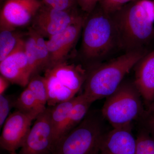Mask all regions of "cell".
<instances>
[{
	"mask_svg": "<svg viewBox=\"0 0 154 154\" xmlns=\"http://www.w3.org/2000/svg\"><path fill=\"white\" fill-rule=\"evenodd\" d=\"M142 99L134 82H123L106 98L101 113L113 128L131 126L144 110Z\"/></svg>",
	"mask_w": 154,
	"mask_h": 154,
	"instance_id": "5b68a950",
	"label": "cell"
},
{
	"mask_svg": "<svg viewBox=\"0 0 154 154\" xmlns=\"http://www.w3.org/2000/svg\"><path fill=\"white\" fill-rule=\"evenodd\" d=\"M27 33L18 30H0V62L15 50Z\"/></svg>",
	"mask_w": 154,
	"mask_h": 154,
	"instance_id": "d6986e66",
	"label": "cell"
},
{
	"mask_svg": "<svg viewBox=\"0 0 154 154\" xmlns=\"http://www.w3.org/2000/svg\"><path fill=\"white\" fill-rule=\"evenodd\" d=\"M136 149V139L131 125L107 131L102 139L100 154H135Z\"/></svg>",
	"mask_w": 154,
	"mask_h": 154,
	"instance_id": "7c38bea8",
	"label": "cell"
},
{
	"mask_svg": "<svg viewBox=\"0 0 154 154\" xmlns=\"http://www.w3.org/2000/svg\"><path fill=\"white\" fill-rule=\"evenodd\" d=\"M136 139L135 154H154V140L147 131L141 128Z\"/></svg>",
	"mask_w": 154,
	"mask_h": 154,
	"instance_id": "603a6c76",
	"label": "cell"
},
{
	"mask_svg": "<svg viewBox=\"0 0 154 154\" xmlns=\"http://www.w3.org/2000/svg\"><path fill=\"white\" fill-rule=\"evenodd\" d=\"M76 100V96H75L68 101L51 107V120L54 134V147L62 137L70 112Z\"/></svg>",
	"mask_w": 154,
	"mask_h": 154,
	"instance_id": "9a60e30c",
	"label": "cell"
},
{
	"mask_svg": "<svg viewBox=\"0 0 154 154\" xmlns=\"http://www.w3.org/2000/svg\"><path fill=\"white\" fill-rule=\"evenodd\" d=\"M44 76L46 80L48 93V106L53 107L75 97V93L64 85L48 71L45 72Z\"/></svg>",
	"mask_w": 154,
	"mask_h": 154,
	"instance_id": "2e32d148",
	"label": "cell"
},
{
	"mask_svg": "<svg viewBox=\"0 0 154 154\" xmlns=\"http://www.w3.org/2000/svg\"><path fill=\"white\" fill-rule=\"evenodd\" d=\"M44 5L52 8L67 11L76 8V0H42Z\"/></svg>",
	"mask_w": 154,
	"mask_h": 154,
	"instance_id": "4316f807",
	"label": "cell"
},
{
	"mask_svg": "<svg viewBox=\"0 0 154 154\" xmlns=\"http://www.w3.org/2000/svg\"><path fill=\"white\" fill-rule=\"evenodd\" d=\"M101 111H89L84 119L64 135L51 154H100L103 138L107 132Z\"/></svg>",
	"mask_w": 154,
	"mask_h": 154,
	"instance_id": "277c9868",
	"label": "cell"
},
{
	"mask_svg": "<svg viewBox=\"0 0 154 154\" xmlns=\"http://www.w3.org/2000/svg\"><path fill=\"white\" fill-rule=\"evenodd\" d=\"M25 37L13 52L0 62L1 75L7 78L11 84L22 87H27L32 78L25 53Z\"/></svg>",
	"mask_w": 154,
	"mask_h": 154,
	"instance_id": "8fae6325",
	"label": "cell"
},
{
	"mask_svg": "<svg viewBox=\"0 0 154 154\" xmlns=\"http://www.w3.org/2000/svg\"><path fill=\"white\" fill-rule=\"evenodd\" d=\"M11 82L2 75H0V95L5 94L8 89Z\"/></svg>",
	"mask_w": 154,
	"mask_h": 154,
	"instance_id": "f1b7e54d",
	"label": "cell"
},
{
	"mask_svg": "<svg viewBox=\"0 0 154 154\" xmlns=\"http://www.w3.org/2000/svg\"><path fill=\"white\" fill-rule=\"evenodd\" d=\"M147 53L146 49L127 51L88 69L82 94L92 103L107 98L116 91L125 76Z\"/></svg>",
	"mask_w": 154,
	"mask_h": 154,
	"instance_id": "3957f363",
	"label": "cell"
},
{
	"mask_svg": "<svg viewBox=\"0 0 154 154\" xmlns=\"http://www.w3.org/2000/svg\"><path fill=\"white\" fill-rule=\"evenodd\" d=\"M25 51L32 77L37 74V56L35 32L29 27L25 38Z\"/></svg>",
	"mask_w": 154,
	"mask_h": 154,
	"instance_id": "44dd1931",
	"label": "cell"
},
{
	"mask_svg": "<svg viewBox=\"0 0 154 154\" xmlns=\"http://www.w3.org/2000/svg\"><path fill=\"white\" fill-rule=\"evenodd\" d=\"M0 11V30H16L30 25L42 0H5Z\"/></svg>",
	"mask_w": 154,
	"mask_h": 154,
	"instance_id": "ba28073f",
	"label": "cell"
},
{
	"mask_svg": "<svg viewBox=\"0 0 154 154\" xmlns=\"http://www.w3.org/2000/svg\"><path fill=\"white\" fill-rule=\"evenodd\" d=\"M92 104L82 94L76 96V100L70 112L62 137L82 121L89 112Z\"/></svg>",
	"mask_w": 154,
	"mask_h": 154,
	"instance_id": "e0dca14e",
	"label": "cell"
},
{
	"mask_svg": "<svg viewBox=\"0 0 154 154\" xmlns=\"http://www.w3.org/2000/svg\"></svg>",
	"mask_w": 154,
	"mask_h": 154,
	"instance_id": "1f68e13d",
	"label": "cell"
},
{
	"mask_svg": "<svg viewBox=\"0 0 154 154\" xmlns=\"http://www.w3.org/2000/svg\"><path fill=\"white\" fill-rule=\"evenodd\" d=\"M86 15L82 19L46 40L49 54L48 69L57 64L67 61L71 57L82 33Z\"/></svg>",
	"mask_w": 154,
	"mask_h": 154,
	"instance_id": "30bf717a",
	"label": "cell"
},
{
	"mask_svg": "<svg viewBox=\"0 0 154 154\" xmlns=\"http://www.w3.org/2000/svg\"><path fill=\"white\" fill-rule=\"evenodd\" d=\"M47 70L76 94L83 87L88 72L82 64L69 63L67 61L57 64Z\"/></svg>",
	"mask_w": 154,
	"mask_h": 154,
	"instance_id": "5bb4252c",
	"label": "cell"
},
{
	"mask_svg": "<svg viewBox=\"0 0 154 154\" xmlns=\"http://www.w3.org/2000/svg\"><path fill=\"white\" fill-rule=\"evenodd\" d=\"M4 1H5V0H0V2H1V3H2Z\"/></svg>",
	"mask_w": 154,
	"mask_h": 154,
	"instance_id": "f546056e",
	"label": "cell"
},
{
	"mask_svg": "<svg viewBox=\"0 0 154 154\" xmlns=\"http://www.w3.org/2000/svg\"><path fill=\"white\" fill-rule=\"evenodd\" d=\"M14 107L16 110L32 116L35 119L46 108L41 107L34 94L28 87L15 99Z\"/></svg>",
	"mask_w": 154,
	"mask_h": 154,
	"instance_id": "ac0fdd59",
	"label": "cell"
},
{
	"mask_svg": "<svg viewBox=\"0 0 154 154\" xmlns=\"http://www.w3.org/2000/svg\"><path fill=\"white\" fill-rule=\"evenodd\" d=\"M100 0H76L78 6L85 14H89L94 11Z\"/></svg>",
	"mask_w": 154,
	"mask_h": 154,
	"instance_id": "83f0119b",
	"label": "cell"
},
{
	"mask_svg": "<svg viewBox=\"0 0 154 154\" xmlns=\"http://www.w3.org/2000/svg\"><path fill=\"white\" fill-rule=\"evenodd\" d=\"M82 34L80 59L87 69L102 63L115 49L120 48L112 15L105 12L99 5L86 14Z\"/></svg>",
	"mask_w": 154,
	"mask_h": 154,
	"instance_id": "6da1fadb",
	"label": "cell"
},
{
	"mask_svg": "<svg viewBox=\"0 0 154 154\" xmlns=\"http://www.w3.org/2000/svg\"><path fill=\"white\" fill-rule=\"evenodd\" d=\"M34 31L35 32L37 52V74L40 75L42 72H45L49 68V51L46 40L45 39L44 37Z\"/></svg>",
	"mask_w": 154,
	"mask_h": 154,
	"instance_id": "7402d4cb",
	"label": "cell"
},
{
	"mask_svg": "<svg viewBox=\"0 0 154 154\" xmlns=\"http://www.w3.org/2000/svg\"><path fill=\"white\" fill-rule=\"evenodd\" d=\"M76 8L61 11L43 5L30 24V28L42 36L49 38L64 30L85 16Z\"/></svg>",
	"mask_w": 154,
	"mask_h": 154,
	"instance_id": "8992f818",
	"label": "cell"
},
{
	"mask_svg": "<svg viewBox=\"0 0 154 154\" xmlns=\"http://www.w3.org/2000/svg\"><path fill=\"white\" fill-rule=\"evenodd\" d=\"M11 154H17V153L15 152V153H11Z\"/></svg>",
	"mask_w": 154,
	"mask_h": 154,
	"instance_id": "4dcf8cb0",
	"label": "cell"
},
{
	"mask_svg": "<svg viewBox=\"0 0 154 154\" xmlns=\"http://www.w3.org/2000/svg\"><path fill=\"white\" fill-rule=\"evenodd\" d=\"M26 87L32 91L41 107L45 109L47 107L48 93L45 77L40 75L33 76Z\"/></svg>",
	"mask_w": 154,
	"mask_h": 154,
	"instance_id": "ffe728a7",
	"label": "cell"
},
{
	"mask_svg": "<svg viewBox=\"0 0 154 154\" xmlns=\"http://www.w3.org/2000/svg\"><path fill=\"white\" fill-rule=\"evenodd\" d=\"M120 49L127 51L146 49L154 38V1L138 0L112 14Z\"/></svg>",
	"mask_w": 154,
	"mask_h": 154,
	"instance_id": "7a4b0ae2",
	"label": "cell"
},
{
	"mask_svg": "<svg viewBox=\"0 0 154 154\" xmlns=\"http://www.w3.org/2000/svg\"><path fill=\"white\" fill-rule=\"evenodd\" d=\"M134 68V83L148 105L154 100V49L142 58Z\"/></svg>",
	"mask_w": 154,
	"mask_h": 154,
	"instance_id": "4fadbf2b",
	"label": "cell"
},
{
	"mask_svg": "<svg viewBox=\"0 0 154 154\" xmlns=\"http://www.w3.org/2000/svg\"><path fill=\"white\" fill-rule=\"evenodd\" d=\"M14 100L5 94L0 95V127H2L10 115L11 107H14Z\"/></svg>",
	"mask_w": 154,
	"mask_h": 154,
	"instance_id": "484cf974",
	"label": "cell"
},
{
	"mask_svg": "<svg viewBox=\"0 0 154 154\" xmlns=\"http://www.w3.org/2000/svg\"><path fill=\"white\" fill-rule=\"evenodd\" d=\"M51 109V107L48 106L35 119L19 154H51L54 134Z\"/></svg>",
	"mask_w": 154,
	"mask_h": 154,
	"instance_id": "52a82bcc",
	"label": "cell"
},
{
	"mask_svg": "<svg viewBox=\"0 0 154 154\" xmlns=\"http://www.w3.org/2000/svg\"><path fill=\"white\" fill-rule=\"evenodd\" d=\"M138 120L140 121L141 128L147 131L154 140V100L147 105Z\"/></svg>",
	"mask_w": 154,
	"mask_h": 154,
	"instance_id": "cb8c5ba5",
	"label": "cell"
},
{
	"mask_svg": "<svg viewBox=\"0 0 154 154\" xmlns=\"http://www.w3.org/2000/svg\"><path fill=\"white\" fill-rule=\"evenodd\" d=\"M133 0H100L99 5L105 12L112 15Z\"/></svg>",
	"mask_w": 154,
	"mask_h": 154,
	"instance_id": "d4e9b609",
	"label": "cell"
},
{
	"mask_svg": "<svg viewBox=\"0 0 154 154\" xmlns=\"http://www.w3.org/2000/svg\"><path fill=\"white\" fill-rule=\"evenodd\" d=\"M32 116L16 110L11 113L2 127L0 137L1 148L10 154L16 152L24 144L33 120Z\"/></svg>",
	"mask_w": 154,
	"mask_h": 154,
	"instance_id": "9c48e42d",
	"label": "cell"
}]
</instances>
